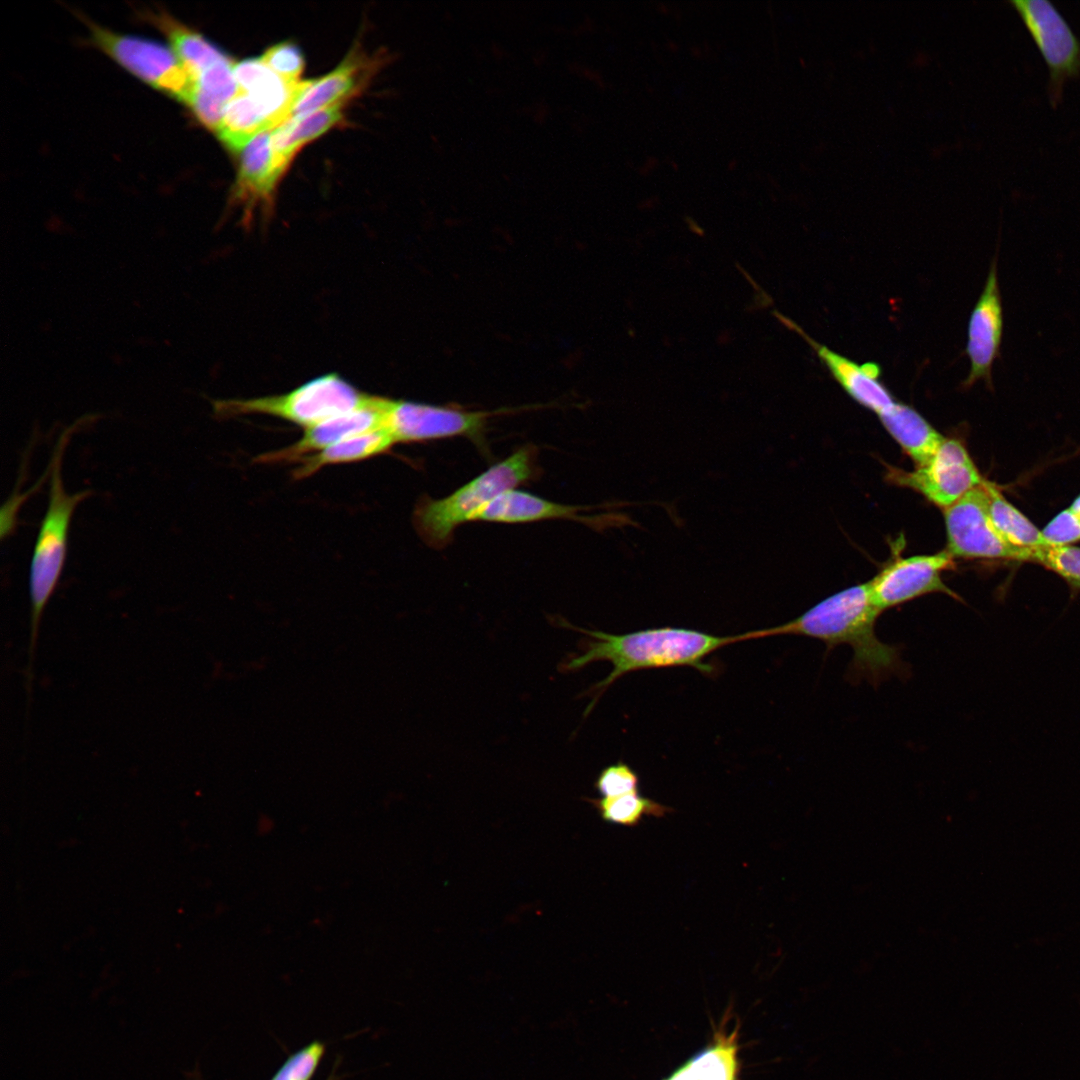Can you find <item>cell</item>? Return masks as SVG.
I'll return each mask as SVG.
<instances>
[{
	"instance_id": "1",
	"label": "cell",
	"mask_w": 1080,
	"mask_h": 1080,
	"mask_svg": "<svg viewBox=\"0 0 1080 1080\" xmlns=\"http://www.w3.org/2000/svg\"><path fill=\"white\" fill-rule=\"evenodd\" d=\"M880 614L865 582L830 595L789 622L739 634L740 641L798 635L820 640L828 649L846 644L853 650L850 677L878 685L891 675L906 673L899 648L876 635L875 623Z\"/></svg>"
},
{
	"instance_id": "2",
	"label": "cell",
	"mask_w": 1080,
	"mask_h": 1080,
	"mask_svg": "<svg viewBox=\"0 0 1080 1080\" xmlns=\"http://www.w3.org/2000/svg\"><path fill=\"white\" fill-rule=\"evenodd\" d=\"M561 627L579 631L588 636L582 639V653L567 657L559 666L561 672H573L596 661H608L613 669L602 681L587 693H595L594 700L585 715L593 708L600 695L616 680L630 672L668 667H693L704 674H711L713 667L704 660L718 649L739 642V634L717 636L698 630L659 627L626 634H608L572 626L558 619Z\"/></svg>"
},
{
	"instance_id": "3",
	"label": "cell",
	"mask_w": 1080,
	"mask_h": 1080,
	"mask_svg": "<svg viewBox=\"0 0 1080 1080\" xmlns=\"http://www.w3.org/2000/svg\"><path fill=\"white\" fill-rule=\"evenodd\" d=\"M536 447L526 445L494 464L447 497L423 496L413 512V524L430 547L442 549L450 543L461 524L503 492L534 480L539 468Z\"/></svg>"
},
{
	"instance_id": "4",
	"label": "cell",
	"mask_w": 1080,
	"mask_h": 1080,
	"mask_svg": "<svg viewBox=\"0 0 1080 1080\" xmlns=\"http://www.w3.org/2000/svg\"><path fill=\"white\" fill-rule=\"evenodd\" d=\"M67 433L58 440L50 461V490L46 513L35 542L30 567L31 632L26 677L30 689L33 660L39 624L46 604L54 593L61 576L67 552L70 521L76 506L88 491L68 494L63 486L61 463Z\"/></svg>"
},
{
	"instance_id": "5",
	"label": "cell",
	"mask_w": 1080,
	"mask_h": 1080,
	"mask_svg": "<svg viewBox=\"0 0 1080 1080\" xmlns=\"http://www.w3.org/2000/svg\"><path fill=\"white\" fill-rule=\"evenodd\" d=\"M372 395L363 393L337 374H326L296 389L250 399L216 401L214 411L226 418L250 414L277 417L304 429L365 406Z\"/></svg>"
},
{
	"instance_id": "6",
	"label": "cell",
	"mask_w": 1080,
	"mask_h": 1080,
	"mask_svg": "<svg viewBox=\"0 0 1080 1080\" xmlns=\"http://www.w3.org/2000/svg\"><path fill=\"white\" fill-rule=\"evenodd\" d=\"M382 410L383 429L395 444L464 436L482 446L487 420L495 414L386 397Z\"/></svg>"
},
{
	"instance_id": "7",
	"label": "cell",
	"mask_w": 1080,
	"mask_h": 1080,
	"mask_svg": "<svg viewBox=\"0 0 1080 1080\" xmlns=\"http://www.w3.org/2000/svg\"><path fill=\"white\" fill-rule=\"evenodd\" d=\"M987 481L945 508L949 554L955 558L1030 561L1029 555L1005 541L989 513Z\"/></svg>"
},
{
	"instance_id": "8",
	"label": "cell",
	"mask_w": 1080,
	"mask_h": 1080,
	"mask_svg": "<svg viewBox=\"0 0 1080 1080\" xmlns=\"http://www.w3.org/2000/svg\"><path fill=\"white\" fill-rule=\"evenodd\" d=\"M888 480L910 488L943 510L985 480L965 445L945 438L935 454L912 471L888 467Z\"/></svg>"
},
{
	"instance_id": "9",
	"label": "cell",
	"mask_w": 1080,
	"mask_h": 1080,
	"mask_svg": "<svg viewBox=\"0 0 1080 1080\" xmlns=\"http://www.w3.org/2000/svg\"><path fill=\"white\" fill-rule=\"evenodd\" d=\"M93 39L130 72L187 103L195 83L173 50L151 40L91 26Z\"/></svg>"
},
{
	"instance_id": "10",
	"label": "cell",
	"mask_w": 1080,
	"mask_h": 1080,
	"mask_svg": "<svg viewBox=\"0 0 1080 1080\" xmlns=\"http://www.w3.org/2000/svg\"><path fill=\"white\" fill-rule=\"evenodd\" d=\"M1049 70V98L1057 104L1065 82L1080 73V41L1055 6L1046 0H1011Z\"/></svg>"
},
{
	"instance_id": "11",
	"label": "cell",
	"mask_w": 1080,
	"mask_h": 1080,
	"mask_svg": "<svg viewBox=\"0 0 1080 1080\" xmlns=\"http://www.w3.org/2000/svg\"><path fill=\"white\" fill-rule=\"evenodd\" d=\"M953 565L954 558L946 549L896 559L868 581L871 600L881 613L930 593H943L959 600L942 580V573Z\"/></svg>"
},
{
	"instance_id": "12",
	"label": "cell",
	"mask_w": 1080,
	"mask_h": 1080,
	"mask_svg": "<svg viewBox=\"0 0 1080 1080\" xmlns=\"http://www.w3.org/2000/svg\"><path fill=\"white\" fill-rule=\"evenodd\" d=\"M1002 335L1003 307L995 255L968 323L965 352L970 360V371L962 383L963 388L969 389L982 380L989 389H993L992 368L1000 357Z\"/></svg>"
},
{
	"instance_id": "13",
	"label": "cell",
	"mask_w": 1080,
	"mask_h": 1080,
	"mask_svg": "<svg viewBox=\"0 0 1080 1080\" xmlns=\"http://www.w3.org/2000/svg\"><path fill=\"white\" fill-rule=\"evenodd\" d=\"M382 397L372 395L360 408L305 428L303 436L288 447L266 452L254 461L259 464L297 462L346 438L383 428Z\"/></svg>"
},
{
	"instance_id": "14",
	"label": "cell",
	"mask_w": 1080,
	"mask_h": 1080,
	"mask_svg": "<svg viewBox=\"0 0 1080 1080\" xmlns=\"http://www.w3.org/2000/svg\"><path fill=\"white\" fill-rule=\"evenodd\" d=\"M776 315L805 339L831 376L853 400L877 415L893 406L895 401L892 394L879 380L881 369L877 364L871 362L857 364L815 341L791 320L778 313Z\"/></svg>"
},
{
	"instance_id": "15",
	"label": "cell",
	"mask_w": 1080,
	"mask_h": 1080,
	"mask_svg": "<svg viewBox=\"0 0 1080 1080\" xmlns=\"http://www.w3.org/2000/svg\"><path fill=\"white\" fill-rule=\"evenodd\" d=\"M272 130L259 133L240 151L235 198L244 205L247 222L256 207L269 209L276 183L287 167L273 152Z\"/></svg>"
},
{
	"instance_id": "16",
	"label": "cell",
	"mask_w": 1080,
	"mask_h": 1080,
	"mask_svg": "<svg viewBox=\"0 0 1080 1080\" xmlns=\"http://www.w3.org/2000/svg\"><path fill=\"white\" fill-rule=\"evenodd\" d=\"M584 507L555 503L528 492L510 489L481 508L472 521L496 523H527L550 519H572L600 526L607 520L581 515Z\"/></svg>"
},
{
	"instance_id": "17",
	"label": "cell",
	"mask_w": 1080,
	"mask_h": 1080,
	"mask_svg": "<svg viewBox=\"0 0 1080 1080\" xmlns=\"http://www.w3.org/2000/svg\"><path fill=\"white\" fill-rule=\"evenodd\" d=\"M233 73L241 92L246 93L276 128L290 118L291 109L303 81L291 84L274 73L259 59L234 64Z\"/></svg>"
},
{
	"instance_id": "18",
	"label": "cell",
	"mask_w": 1080,
	"mask_h": 1080,
	"mask_svg": "<svg viewBox=\"0 0 1080 1080\" xmlns=\"http://www.w3.org/2000/svg\"><path fill=\"white\" fill-rule=\"evenodd\" d=\"M878 417L887 432L917 466L926 463L946 438L907 404L895 402Z\"/></svg>"
},
{
	"instance_id": "19",
	"label": "cell",
	"mask_w": 1080,
	"mask_h": 1080,
	"mask_svg": "<svg viewBox=\"0 0 1080 1080\" xmlns=\"http://www.w3.org/2000/svg\"><path fill=\"white\" fill-rule=\"evenodd\" d=\"M395 444L383 428L346 438L296 463L294 479L307 478L325 466L362 461L388 452Z\"/></svg>"
},
{
	"instance_id": "20",
	"label": "cell",
	"mask_w": 1080,
	"mask_h": 1080,
	"mask_svg": "<svg viewBox=\"0 0 1080 1080\" xmlns=\"http://www.w3.org/2000/svg\"><path fill=\"white\" fill-rule=\"evenodd\" d=\"M738 1032L718 1031L713 1040L665 1080H737Z\"/></svg>"
},
{
	"instance_id": "21",
	"label": "cell",
	"mask_w": 1080,
	"mask_h": 1080,
	"mask_svg": "<svg viewBox=\"0 0 1080 1080\" xmlns=\"http://www.w3.org/2000/svg\"><path fill=\"white\" fill-rule=\"evenodd\" d=\"M342 102L293 117L272 130L275 156L285 165L307 142L319 137L342 119Z\"/></svg>"
},
{
	"instance_id": "22",
	"label": "cell",
	"mask_w": 1080,
	"mask_h": 1080,
	"mask_svg": "<svg viewBox=\"0 0 1080 1080\" xmlns=\"http://www.w3.org/2000/svg\"><path fill=\"white\" fill-rule=\"evenodd\" d=\"M358 69L352 58L316 81H303L294 101L290 118L340 103L357 87ZM289 118V119H290Z\"/></svg>"
},
{
	"instance_id": "23",
	"label": "cell",
	"mask_w": 1080,
	"mask_h": 1080,
	"mask_svg": "<svg viewBox=\"0 0 1080 1080\" xmlns=\"http://www.w3.org/2000/svg\"><path fill=\"white\" fill-rule=\"evenodd\" d=\"M989 513L995 528L1011 546L1026 552L1032 560L1033 553L1049 545L1042 530L1011 504L992 482L987 481Z\"/></svg>"
},
{
	"instance_id": "24",
	"label": "cell",
	"mask_w": 1080,
	"mask_h": 1080,
	"mask_svg": "<svg viewBox=\"0 0 1080 1080\" xmlns=\"http://www.w3.org/2000/svg\"><path fill=\"white\" fill-rule=\"evenodd\" d=\"M269 129L274 128L262 109L240 91L226 104L217 133L227 147L240 152L253 137Z\"/></svg>"
},
{
	"instance_id": "25",
	"label": "cell",
	"mask_w": 1080,
	"mask_h": 1080,
	"mask_svg": "<svg viewBox=\"0 0 1080 1080\" xmlns=\"http://www.w3.org/2000/svg\"><path fill=\"white\" fill-rule=\"evenodd\" d=\"M167 33L172 50L193 80L211 65L229 58L219 48L169 17L159 21Z\"/></svg>"
},
{
	"instance_id": "26",
	"label": "cell",
	"mask_w": 1080,
	"mask_h": 1080,
	"mask_svg": "<svg viewBox=\"0 0 1080 1080\" xmlns=\"http://www.w3.org/2000/svg\"><path fill=\"white\" fill-rule=\"evenodd\" d=\"M608 822L634 827L647 816L663 817L672 809L653 799L642 796L639 791L616 797L587 799Z\"/></svg>"
},
{
	"instance_id": "27",
	"label": "cell",
	"mask_w": 1080,
	"mask_h": 1080,
	"mask_svg": "<svg viewBox=\"0 0 1080 1080\" xmlns=\"http://www.w3.org/2000/svg\"><path fill=\"white\" fill-rule=\"evenodd\" d=\"M1031 562L1056 573L1074 591H1080V547L1047 545L1033 553Z\"/></svg>"
},
{
	"instance_id": "28",
	"label": "cell",
	"mask_w": 1080,
	"mask_h": 1080,
	"mask_svg": "<svg viewBox=\"0 0 1080 1080\" xmlns=\"http://www.w3.org/2000/svg\"><path fill=\"white\" fill-rule=\"evenodd\" d=\"M326 1053V1044L314 1040L290 1054L270 1080H312Z\"/></svg>"
},
{
	"instance_id": "29",
	"label": "cell",
	"mask_w": 1080,
	"mask_h": 1080,
	"mask_svg": "<svg viewBox=\"0 0 1080 1080\" xmlns=\"http://www.w3.org/2000/svg\"><path fill=\"white\" fill-rule=\"evenodd\" d=\"M233 66L230 58L211 65L195 78V89L228 103L240 92Z\"/></svg>"
},
{
	"instance_id": "30",
	"label": "cell",
	"mask_w": 1080,
	"mask_h": 1080,
	"mask_svg": "<svg viewBox=\"0 0 1080 1080\" xmlns=\"http://www.w3.org/2000/svg\"><path fill=\"white\" fill-rule=\"evenodd\" d=\"M640 779L627 763L619 761L605 767L595 781L601 797H616L639 791Z\"/></svg>"
},
{
	"instance_id": "31",
	"label": "cell",
	"mask_w": 1080,
	"mask_h": 1080,
	"mask_svg": "<svg viewBox=\"0 0 1080 1080\" xmlns=\"http://www.w3.org/2000/svg\"><path fill=\"white\" fill-rule=\"evenodd\" d=\"M262 61L286 82L295 84L304 68L301 51L293 44L284 42L267 49Z\"/></svg>"
},
{
	"instance_id": "32",
	"label": "cell",
	"mask_w": 1080,
	"mask_h": 1080,
	"mask_svg": "<svg viewBox=\"0 0 1080 1080\" xmlns=\"http://www.w3.org/2000/svg\"><path fill=\"white\" fill-rule=\"evenodd\" d=\"M1042 534L1049 545H1072L1080 541V517L1068 507L1048 522Z\"/></svg>"
},
{
	"instance_id": "33",
	"label": "cell",
	"mask_w": 1080,
	"mask_h": 1080,
	"mask_svg": "<svg viewBox=\"0 0 1080 1080\" xmlns=\"http://www.w3.org/2000/svg\"><path fill=\"white\" fill-rule=\"evenodd\" d=\"M1069 508L1080 517V494L1073 500Z\"/></svg>"
},
{
	"instance_id": "34",
	"label": "cell",
	"mask_w": 1080,
	"mask_h": 1080,
	"mask_svg": "<svg viewBox=\"0 0 1080 1080\" xmlns=\"http://www.w3.org/2000/svg\"><path fill=\"white\" fill-rule=\"evenodd\" d=\"M327 1080H335V1079L332 1076H330Z\"/></svg>"
},
{
	"instance_id": "35",
	"label": "cell",
	"mask_w": 1080,
	"mask_h": 1080,
	"mask_svg": "<svg viewBox=\"0 0 1080 1080\" xmlns=\"http://www.w3.org/2000/svg\"><path fill=\"white\" fill-rule=\"evenodd\" d=\"M192 1080H199V1078H198V1077H196V1078H195V1077H193V1078H192Z\"/></svg>"
}]
</instances>
